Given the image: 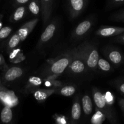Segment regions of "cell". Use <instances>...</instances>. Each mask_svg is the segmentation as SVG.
Segmentation results:
<instances>
[{
    "mask_svg": "<svg viewBox=\"0 0 124 124\" xmlns=\"http://www.w3.org/2000/svg\"><path fill=\"white\" fill-rule=\"evenodd\" d=\"M72 49L62 53L49 61V66L45 71L46 76L48 75H60L68 68L72 60Z\"/></svg>",
    "mask_w": 124,
    "mask_h": 124,
    "instance_id": "cell-1",
    "label": "cell"
},
{
    "mask_svg": "<svg viewBox=\"0 0 124 124\" xmlns=\"http://www.w3.org/2000/svg\"><path fill=\"white\" fill-rule=\"evenodd\" d=\"M86 62L88 70H94L97 67L99 54L97 47L89 41H85L77 46Z\"/></svg>",
    "mask_w": 124,
    "mask_h": 124,
    "instance_id": "cell-2",
    "label": "cell"
},
{
    "mask_svg": "<svg viewBox=\"0 0 124 124\" xmlns=\"http://www.w3.org/2000/svg\"><path fill=\"white\" fill-rule=\"evenodd\" d=\"M92 96L96 110L102 112L109 122L116 123L117 120L115 115L112 110L111 105L107 103L105 94L100 90L95 88L92 91Z\"/></svg>",
    "mask_w": 124,
    "mask_h": 124,
    "instance_id": "cell-3",
    "label": "cell"
},
{
    "mask_svg": "<svg viewBox=\"0 0 124 124\" xmlns=\"http://www.w3.org/2000/svg\"><path fill=\"white\" fill-rule=\"evenodd\" d=\"M68 68L71 72L74 74L83 73L88 70L85 59L77 47L72 48V57Z\"/></svg>",
    "mask_w": 124,
    "mask_h": 124,
    "instance_id": "cell-4",
    "label": "cell"
},
{
    "mask_svg": "<svg viewBox=\"0 0 124 124\" xmlns=\"http://www.w3.org/2000/svg\"><path fill=\"white\" fill-rule=\"evenodd\" d=\"M88 0H67L71 18L75 19L83 13L87 7Z\"/></svg>",
    "mask_w": 124,
    "mask_h": 124,
    "instance_id": "cell-5",
    "label": "cell"
},
{
    "mask_svg": "<svg viewBox=\"0 0 124 124\" xmlns=\"http://www.w3.org/2000/svg\"><path fill=\"white\" fill-rule=\"evenodd\" d=\"M103 53L109 62L114 65H120L124 61V56L117 48L111 46H106L103 50Z\"/></svg>",
    "mask_w": 124,
    "mask_h": 124,
    "instance_id": "cell-6",
    "label": "cell"
},
{
    "mask_svg": "<svg viewBox=\"0 0 124 124\" xmlns=\"http://www.w3.org/2000/svg\"><path fill=\"white\" fill-rule=\"evenodd\" d=\"M93 22L90 19H85L75 27L72 33V38L74 39H81L85 37L92 28Z\"/></svg>",
    "mask_w": 124,
    "mask_h": 124,
    "instance_id": "cell-7",
    "label": "cell"
},
{
    "mask_svg": "<svg viewBox=\"0 0 124 124\" xmlns=\"http://www.w3.org/2000/svg\"><path fill=\"white\" fill-rule=\"evenodd\" d=\"M124 32V27L116 26H102L97 30L96 34L101 37L115 36Z\"/></svg>",
    "mask_w": 124,
    "mask_h": 124,
    "instance_id": "cell-8",
    "label": "cell"
},
{
    "mask_svg": "<svg viewBox=\"0 0 124 124\" xmlns=\"http://www.w3.org/2000/svg\"><path fill=\"white\" fill-rule=\"evenodd\" d=\"M38 18H34L23 24L17 31V33L20 37L21 41H24L27 38L29 34L32 31L34 28L38 23Z\"/></svg>",
    "mask_w": 124,
    "mask_h": 124,
    "instance_id": "cell-9",
    "label": "cell"
},
{
    "mask_svg": "<svg viewBox=\"0 0 124 124\" xmlns=\"http://www.w3.org/2000/svg\"><path fill=\"white\" fill-rule=\"evenodd\" d=\"M56 29H57V23L56 22L52 21L49 24H48L40 36V41H39L38 46L40 47V46L46 44L51 39H52L55 32Z\"/></svg>",
    "mask_w": 124,
    "mask_h": 124,
    "instance_id": "cell-10",
    "label": "cell"
},
{
    "mask_svg": "<svg viewBox=\"0 0 124 124\" xmlns=\"http://www.w3.org/2000/svg\"><path fill=\"white\" fill-rule=\"evenodd\" d=\"M41 2V16L44 25L49 21L52 10L53 0H40Z\"/></svg>",
    "mask_w": 124,
    "mask_h": 124,
    "instance_id": "cell-11",
    "label": "cell"
},
{
    "mask_svg": "<svg viewBox=\"0 0 124 124\" xmlns=\"http://www.w3.org/2000/svg\"><path fill=\"white\" fill-rule=\"evenodd\" d=\"M23 74V70L18 67H12L7 69L4 75V79L7 82H11L19 78Z\"/></svg>",
    "mask_w": 124,
    "mask_h": 124,
    "instance_id": "cell-12",
    "label": "cell"
},
{
    "mask_svg": "<svg viewBox=\"0 0 124 124\" xmlns=\"http://www.w3.org/2000/svg\"><path fill=\"white\" fill-rule=\"evenodd\" d=\"M81 115V107L80 105L79 97L77 96L75 98L72 106L71 108V122L75 124L80 120Z\"/></svg>",
    "mask_w": 124,
    "mask_h": 124,
    "instance_id": "cell-13",
    "label": "cell"
},
{
    "mask_svg": "<svg viewBox=\"0 0 124 124\" xmlns=\"http://www.w3.org/2000/svg\"><path fill=\"white\" fill-rule=\"evenodd\" d=\"M55 88L52 89H36L33 92L35 99L38 102H43L45 101L50 96L52 95L54 93H56Z\"/></svg>",
    "mask_w": 124,
    "mask_h": 124,
    "instance_id": "cell-14",
    "label": "cell"
},
{
    "mask_svg": "<svg viewBox=\"0 0 124 124\" xmlns=\"http://www.w3.org/2000/svg\"><path fill=\"white\" fill-rule=\"evenodd\" d=\"M25 59L26 56L23 51L19 48H14L10 53L9 60L12 63L17 64L23 61Z\"/></svg>",
    "mask_w": 124,
    "mask_h": 124,
    "instance_id": "cell-15",
    "label": "cell"
},
{
    "mask_svg": "<svg viewBox=\"0 0 124 124\" xmlns=\"http://www.w3.org/2000/svg\"><path fill=\"white\" fill-rule=\"evenodd\" d=\"M81 103H82V108L83 112L85 115L89 116L91 115L92 111V101L91 98H90L88 94H85L83 96L81 99Z\"/></svg>",
    "mask_w": 124,
    "mask_h": 124,
    "instance_id": "cell-16",
    "label": "cell"
},
{
    "mask_svg": "<svg viewBox=\"0 0 124 124\" xmlns=\"http://www.w3.org/2000/svg\"><path fill=\"white\" fill-rule=\"evenodd\" d=\"M26 12V7L24 6H18L17 9L14 11L13 14L10 16V21L13 23H16L23 19Z\"/></svg>",
    "mask_w": 124,
    "mask_h": 124,
    "instance_id": "cell-17",
    "label": "cell"
},
{
    "mask_svg": "<svg viewBox=\"0 0 124 124\" xmlns=\"http://www.w3.org/2000/svg\"><path fill=\"white\" fill-rule=\"evenodd\" d=\"M1 121L4 124H8L12 121L13 118V113L10 107L5 105L1 112Z\"/></svg>",
    "mask_w": 124,
    "mask_h": 124,
    "instance_id": "cell-18",
    "label": "cell"
},
{
    "mask_svg": "<svg viewBox=\"0 0 124 124\" xmlns=\"http://www.w3.org/2000/svg\"><path fill=\"white\" fill-rule=\"evenodd\" d=\"M75 87L72 85H66L60 87L59 89H57L56 93H58L63 96H71L75 93Z\"/></svg>",
    "mask_w": 124,
    "mask_h": 124,
    "instance_id": "cell-19",
    "label": "cell"
},
{
    "mask_svg": "<svg viewBox=\"0 0 124 124\" xmlns=\"http://www.w3.org/2000/svg\"><path fill=\"white\" fill-rule=\"evenodd\" d=\"M28 8L32 14L34 15H38L41 10L40 0H30Z\"/></svg>",
    "mask_w": 124,
    "mask_h": 124,
    "instance_id": "cell-20",
    "label": "cell"
},
{
    "mask_svg": "<svg viewBox=\"0 0 124 124\" xmlns=\"http://www.w3.org/2000/svg\"><path fill=\"white\" fill-rule=\"evenodd\" d=\"M44 79L36 76H32L29 78V79L27 82L26 88V89H29V88H35V87H38L41 85L43 82Z\"/></svg>",
    "mask_w": 124,
    "mask_h": 124,
    "instance_id": "cell-21",
    "label": "cell"
},
{
    "mask_svg": "<svg viewBox=\"0 0 124 124\" xmlns=\"http://www.w3.org/2000/svg\"><path fill=\"white\" fill-rule=\"evenodd\" d=\"M97 67L101 70V71H105V72H108L111 70L112 67L111 65L109 64V62L106 59L102 58H98V62H97Z\"/></svg>",
    "mask_w": 124,
    "mask_h": 124,
    "instance_id": "cell-22",
    "label": "cell"
},
{
    "mask_svg": "<svg viewBox=\"0 0 124 124\" xmlns=\"http://www.w3.org/2000/svg\"><path fill=\"white\" fill-rule=\"evenodd\" d=\"M20 41H21L20 37H19L18 33L17 32L14 35H12V36L10 38L8 42L7 48H8L9 50L11 51L14 49V48H15L18 46V45L19 44Z\"/></svg>",
    "mask_w": 124,
    "mask_h": 124,
    "instance_id": "cell-23",
    "label": "cell"
},
{
    "mask_svg": "<svg viewBox=\"0 0 124 124\" xmlns=\"http://www.w3.org/2000/svg\"><path fill=\"white\" fill-rule=\"evenodd\" d=\"M105 119L106 117L105 116V115L102 112L97 110V113H96L95 115L92 116L91 122L92 124H101Z\"/></svg>",
    "mask_w": 124,
    "mask_h": 124,
    "instance_id": "cell-24",
    "label": "cell"
},
{
    "mask_svg": "<svg viewBox=\"0 0 124 124\" xmlns=\"http://www.w3.org/2000/svg\"><path fill=\"white\" fill-rule=\"evenodd\" d=\"M12 30V28L8 26H6L1 28L0 29V39H5L8 37L9 35L10 34Z\"/></svg>",
    "mask_w": 124,
    "mask_h": 124,
    "instance_id": "cell-25",
    "label": "cell"
},
{
    "mask_svg": "<svg viewBox=\"0 0 124 124\" xmlns=\"http://www.w3.org/2000/svg\"><path fill=\"white\" fill-rule=\"evenodd\" d=\"M110 19L112 20L121 21L124 23V10H121L116 12L110 17Z\"/></svg>",
    "mask_w": 124,
    "mask_h": 124,
    "instance_id": "cell-26",
    "label": "cell"
},
{
    "mask_svg": "<svg viewBox=\"0 0 124 124\" xmlns=\"http://www.w3.org/2000/svg\"><path fill=\"white\" fill-rule=\"evenodd\" d=\"M124 4V0H108L107 7L109 8H112Z\"/></svg>",
    "mask_w": 124,
    "mask_h": 124,
    "instance_id": "cell-27",
    "label": "cell"
},
{
    "mask_svg": "<svg viewBox=\"0 0 124 124\" xmlns=\"http://www.w3.org/2000/svg\"><path fill=\"white\" fill-rule=\"evenodd\" d=\"M47 81V82H49L50 85L52 86L53 88H60L63 86V82L61 81H58V80H52V81Z\"/></svg>",
    "mask_w": 124,
    "mask_h": 124,
    "instance_id": "cell-28",
    "label": "cell"
},
{
    "mask_svg": "<svg viewBox=\"0 0 124 124\" xmlns=\"http://www.w3.org/2000/svg\"><path fill=\"white\" fill-rule=\"evenodd\" d=\"M53 117H54L57 124H64L67 123L66 120V118L64 116H60V115H55V116H53Z\"/></svg>",
    "mask_w": 124,
    "mask_h": 124,
    "instance_id": "cell-29",
    "label": "cell"
},
{
    "mask_svg": "<svg viewBox=\"0 0 124 124\" xmlns=\"http://www.w3.org/2000/svg\"><path fill=\"white\" fill-rule=\"evenodd\" d=\"M113 41H114V42H119V43L124 44V32L120 34V35L115 36L113 39Z\"/></svg>",
    "mask_w": 124,
    "mask_h": 124,
    "instance_id": "cell-30",
    "label": "cell"
},
{
    "mask_svg": "<svg viewBox=\"0 0 124 124\" xmlns=\"http://www.w3.org/2000/svg\"><path fill=\"white\" fill-rule=\"evenodd\" d=\"M105 94V96L106 101L107 103L109 105H111L114 102V98H113V96L112 95L111 93L110 92H106Z\"/></svg>",
    "mask_w": 124,
    "mask_h": 124,
    "instance_id": "cell-31",
    "label": "cell"
},
{
    "mask_svg": "<svg viewBox=\"0 0 124 124\" xmlns=\"http://www.w3.org/2000/svg\"><path fill=\"white\" fill-rule=\"evenodd\" d=\"M30 0H15V6H20L29 2Z\"/></svg>",
    "mask_w": 124,
    "mask_h": 124,
    "instance_id": "cell-32",
    "label": "cell"
},
{
    "mask_svg": "<svg viewBox=\"0 0 124 124\" xmlns=\"http://www.w3.org/2000/svg\"><path fill=\"white\" fill-rule=\"evenodd\" d=\"M117 89L120 92H121L122 94H124V82H122V83L119 84L117 86Z\"/></svg>",
    "mask_w": 124,
    "mask_h": 124,
    "instance_id": "cell-33",
    "label": "cell"
},
{
    "mask_svg": "<svg viewBox=\"0 0 124 124\" xmlns=\"http://www.w3.org/2000/svg\"><path fill=\"white\" fill-rule=\"evenodd\" d=\"M119 106L120 107V108H122V110L124 111V99H120L119 100Z\"/></svg>",
    "mask_w": 124,
    "mask_h": 124,
    "instance_id": "cell-34",
    "label": "cell"
},
{
    "mask_svg": "<svg viewBox=\"0 0 124 124\" xmlns=\"http://www.w3.org/2000/svg\"><path fill=\"white\" fill-rule=\"evenodd\" d=\"M3 64H5L4 62V59L3 57L1 55H0V66H2Z\"/></svg>",
    "mask_w": 124,
    "mask_h": 124,
    "instance_id": "cell-35",
    "label": "cell"
},
{
    "mask_svg": "<svg viewBox=\"0 0 124 124\" xmlns=\"http://www.w3.org/2000/svg\"><path fill=\"white\" fill-rule=\"evenodd\" d=\"M1 16H0V17H1Z\"/></svg>",
    "mask_w": 124,
    "mask_h": 124,
    "instance_id": "cell-36",
    "label": "cell"
}]
</instances>
